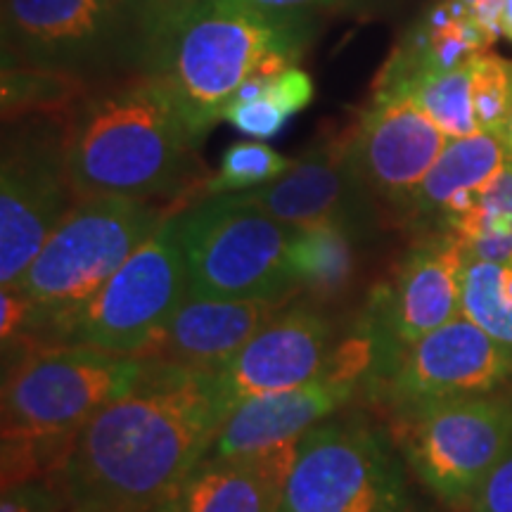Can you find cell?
<instances>
[{"mask_svg": "<svg viewBox=\"0 0 512 512\" xmlns=\"http://www.w3.org/2000/svg\"><path fill=\"white\" fill-rule=\"evenodd\" d=\"M228 411L216 373L147 358L128 392L76 434L60 475L74 512H155L207 458Z\"/></svg>", "mask_w": 512, "mask_h": 512, "instance_id": "obj_1", "label": "cell"}, {"mask_svg": "<svg viewBox=\"0 0 512 512\" xmlns=\"http://www.w3.org/2000/svg\"><path fill=\"white\" fill-rule=\"evenodd\" d=\"M174 91L155 74L93 88L64 117V157L76 197H131L183 209L207 185Z\"/></svg>", "mask_w": 512, "mask_h": 512, "instance_id": "obj_2", "label": "cell"}, {"mask_svg": "<svg viewBox=\"0 0 512 512\" xmlns=\"http://www.w3.org/2000/svg\"><path fill=\"white\" fill-rule=\"evenodd\" d=\"M183 0H3V67H31L91 83L155 74Z\"/></svg>", "mask_w": 512, "mask_h": 512, "instance_id": "obj_3", "label": "cell"}, {"mask_svg": "<svg viewBox=\"0 0 512 512\" xmlns=\"http://www.w3.org/2000/svg\"><path fill=\"white\" fill-rule=\"evenodd\" d=\"M313 24H285L240 0H183L155 67L181 102L192 131L207 136L238 88L275 53L297 60Z\"/></svg>", "mask_w": 512, "mask_h": 512, "instance_id": "obj_4", "label": "cell"}, {"mask_svg": "<svg viewBox=\"0 0 512 512\" xmlns=\"http://www.w3.org/2000/svg\"><path fill=\"white\" fill-rule=\"evenodd\" d=\"M178 214H171L88 302L50 318L17 342L27 351L93 347L121 356L143 354L188 297Z\"/></svg>", "mask_w": 512, "mask_h": 512, "instance_id": "obj_5", "label": "cell"}, {"mask_svg": "<svg viewBox=\"0 0 512 512\" xmlns=\"http://www.w3.org/2000/svg\"><path fill=\"white\" fill-rule=\"evenodd\" d=\"M176 207L131 197H83L60 221L15 287L34 311L22 339L93 297ZM10 342V344H12ZM5 344V347H10Z\"/></svg>", "mask_w": 512, "mask_h": 512, "instance_id": "obj_6", "label": "cell"}, {"mask_svg": "<svg viewBox=\"0 0 512 512\" xmlns=\"http://www.w3.org/2000/svg\"><path fill=\"white\" fill-rule=\"evenodd\" d=\"M188 268V297L264 299L290 304L294 228L273 219L242 192L209 195L178 214Z\"/></svg>", "mask_w": 512, "mask_h": 512, "instance_id": "obj_7", "label": "cell"}, {"mask_svg": "<svg viewBox=\"0 0 512 512\" xmlns=\"http://www.w3.org/2000/svg\"><path fill=\"white\" fill-rule=\"evenodd\" d=\"M147 358L93 347L29 349L3 380V439L76 437L143 375Z\"/></svg>", "mask_w": 512, "mask_h": 512, "instance_id": "obj_8", "label": "cell"}, {"mask_svg": "<svg viewBox=\"0 0 512 512\" xmlns=\"http://www.w3.org/2000/svg\"><path fill=\"white\" fill-rule=\"evenodd\" d=\"M64 157V114L5 121L0 159V285L15 287L74 207Z\"/></svg>", "mask_w": 512, "mask_h": 512, "instance_id": "obj_9", "label": "cell"}, {"mask_svg": "<svg viewBox=\"0 0 512 512\" xmlns=\"http://www.w3.org/2000/svg\"><path fill=\"white\" fill-rule=\"evenodd\" d=\"M278 512H408L403 467L368 422H318L299 439Z\"/></svg>", "mask_w": 512, "mask_h": 512, "instance_id": "obj_10", "label": "cell"}, {"mask_svg": "<svg viewBox=\"0 0 512 512\" xmlns=\"http://www.w3.org/2000/svg\"><path fill=\"white\" fill-rule=\"evenodd\" d=\"M392 434L434 496L448 505L472 503L512 446V399L496 392L432 403L394 415Z\"/></svg>", "mask_w": 512, "mask_h": 512, "instance_id": "obj_11", "label": "cell"}, {"mask_svg": "<svg viewBox=\"0 0 512 512\" xmlns=\"http://www.w3.org/2000/svg\"><path fill=\"white\" fill-rule=\"evenodd\" d=\"M510 380L512 347L458 313L403 347L366 387L394 415H403L432 403L496 394Z\"/></svg>", "mask_w": 512, "mask_h": 512, "instance_id": "obj_12", "label": "cell"}, {"mask_svg": "<svg viewBox=\"0 0 512 512\" xmlns=\"http://www.w3.org/2000/svg\"><path fill=\"white\" fill-rule=\"evenodd\" d=\"M463 259V240L441 230L403 256L389 283L375 287L363 325L377 337L380 363L368 382H373L403 347L458 316Z\"/></svg>", "mask_w": 512, "mask_h": 512, "instance_id": "obj_13", "label": "cell"}, {"mask_svg": "<svg viewBox=\"0 0 512 512\" xmlns=\"http://www.w3.org/2000/svg\"><path fill=\"white\" fill-rule=\"evenodd\" d=\"M242 195L292 228L335 221L361 238L373 230L380 204L358 171L351 131L320 138L283 176Z\"/></svg>", "mask_w": 512, "mask_h": 512, "instance_id": "obj_14", "label": "cell"}, {"mask_svg": "<svg viewBox=\"0 0 512 512\" xmlns=\"http://www.w3.org/2000/svg\"><path fill=\"white\" fill-rule=\"evenodd\" d=\"M448 138L411 95L373 93L351 128V147L375 200L406 216Z\"/></svg>", "mask_w": 512, "mask_h": 512, "instance_id": "obj_15", "label": "cell"}, {"mask_svg": "<svg viewBox=\"0 0 512 512\" xmlns=\"http://www.w3.org/2000/svg\"><path fill=\"white\" fill-rule=\"evenodd\" d=\"M332 349V323L309 304L278 311L216 373L223 406L228 415L242 401L285 389L302 387L323 373Z\"/></svg>", "mask_w": 512, "mask_h": 512, "instance_id": "obj_16", "label": "cell"}, {"mask_svg": "<svg viewBox=\"0 0 512 512\" xmlns=\"http://www.w3.org/2000/svg\"><path fill=\"white\" fill-rule=\"evenodd\" d=\"M283 306L264 299L185 297L140 358L219 373Z\"/></svg>", "mask_w": 512, "mask_h": 512, "instance_id": "obj_17", "label": "cell"}, {"mask_svg": "<svg viewBox=\"0 0 512 512\" xmlns=\"http://www.w3.org/2000/svg\"><path fill=\"white\" fill-rule=\"evenodd\" d=\"M356 387L330 382L318 375L302 387L242 401L211 441L207 458H238L275 444L302 439L313 425L339 411Z\"/></svg>", "mask_w": 512, "mask_h": 512, "instance_id": "obj_18", "label": "cell"}, {"mask_svg": "<svg viewBox=\"0 0 512 512\" xmlns=\"http://www.w3.org/2000/svg\"><path fill=\"white\" fill-rule=\"evenodd\" d=\"M299 439L238 458H204L176 496L178 512H278Z\"/></svg>", "mask_w": 512, "mask_h": 512, "instance_id": "obj_19", "label": "cell"}, {"mask_svg": "<svg viewBox=\"0 0 512 512\" xmlns=\"http://www.w3.org/2000/svg\"><path fill=\"white\" fill-rule=\"evenodd\" d=\"M510 150L503 133L477 131L465 138H451L437 162L415 190L403 219L432 223L441 228L475 209L479 195L498 171L508 164Z\"/></svg>", "mask_w": 512, "mask_h": 512, "instance_id": "obj_20", "label": "cell"}, {"mask_svg": "<svg viewBox=\"0 0 512 512\" xmlns=\"http://www.w3.org/2000/svg\"><path fill=\"white\" fill-rule=\"evenodd\" d=\"M358 238L356 230L335 221L294 228L290 268L297 290L318 302H332L347 292L356 273Z\"/></svg>", "mask_w": 512, "mask_h": 512, "instance_id": "obj_21", "label": "cell"}, {"mask_svg": "<svg viewBox=\"0 0 512 512\" xmlns=\"http://www.w3.org/2000/svg\"><path fill=\"white\" fill-rule=\"evenodd\" d=\"M460 313L512 347V256L484 261L465 254L460 268Z\"/></svg>", "mask_w": 512, "mask_h": 512, "instance_id": "obj_22", "label": "cell"}, {"mask_svg": "<svg viewBox=\"0 0 512 512\" xmlns=\"http://www.w3.org/2000/svg\"><path fill=\"white\" fill-rule=\"evenodd\" d=\"M93 91L91 83L74 76L31 67H3V119L27 114H64Z\"/></svg>", "mask_w": 512, "mask_h": 512, "instance_id": "obj_23", "label": "cell"}, {"mask_svg": "<svg viewBox=\"0 0 512 512\" xmlns=\"http://www.w3.org/2000/svg\"><path fill=\"white\" fill-rule=\"evenodd\" d=\"M475 60V57H472ZM470 60V62H472ZM448 69V72H430L415 79L403 95L422 107V112L437 124L448 138H465L479 131L472 105V67Z\"/></svg>", "mask_w": 512, "mask_h": 512, "instance_id": "obj_24", "label": "cell"}, {"mask_svg": "<svg viewBox=\"0 0 512 512\" xmlns=\"http://www.w3.org/2000/svg\"><path fill=\"white\" fill-rule=\"evenodd\" d=\"M294 159H287L259 140L230 145L221 157L219 174L211 176L204 185L202 197L226 195V192H245L275 181L290 169Z\"/></svg>", "mask_w": 512, "mask_h": 512, "instance_id": "obj_25", "label": "cell"}, {"mask_svg": "<svg viewBox=\"0 0 512 512\" xmlns=\"http://www.w3.org/2000/svg\"><path fill=\"white\" fill-rule=\"evenodd\" d=\"M472 105L479 131L503 133L512 119V62L482 53L470 62Z\"/></svg>", "mask_w": 512, "mask_h": 512, "instance_id": "obj_26", "label": "cell"}, {"mask_svg": "<svg viewBox=\"0 0 512 512\" xmlns=\"http://www.w3.org/2000/svg\"><path fill=\"white\" fill-rule=\"evenodd\" d=\"M223 119L230 121L240 133H245L249 138L266 140L278 136L280 128L285 126V121L290 119L280 110L278 105L266 95L245 102H230L223 112Z\"/></svg>", "mask_w": 512, "mask_h": 512, "instance_id": "obj_27", "label": "cell"}, {"mask_svg": "<svg viewBox=\"0 0 512 512\" xmlns=\"http://www.w3.org/2000/svg\"><path fill=\"white\" fill-rule=\"evenodd\" d=\"M247 8L285 24H313L323 12L356 8L361 0H240Z\"/></svg>", "mask_w": 512, "mask_h": 512, "instance_id": "obj_28", "label": "cell"}, {"mask_svg": "<svg viewBox=\"0 0 512 512\" xmlns=\"http://www.w3.org/2000/svg\"><path fill=\"white\" fill-rule=\"evenodd\" d=\"M266 98H271L275 105L283 110L287 117L302 112L313 100V81L311 76L299 69L297 64L283 69V72L268 76L266 81Z\"/></svg>", "mask_w": 512, "mask_h": 512, "instance_id": "obj_29", "label": "cell"}, {"mask_svg": "<svg viewBox=\"0 0 512 512\" xmlns=\"http://www.w3.org/2000/svg\"><path fill=\"white\" fill-rule=\"evenodd\" d=\"M475 512H512V446L501 458L491 475L479 486L475 501Z\"/></svg>", "mask_w": 512, "mask_h": 512, "instance_id": "obj_30", "label": "cell"}, {"mask_svg": "<svg viewBox=\"0 0 512 512\" xmlns=\"http://www.w3.org/2000/svg\"><path fill=\"white\" fill-rule=\"evenodd\" d=\"M31 311H34V306L22 292L3 290V294H0V337H3V347L22 335L31 318Z\"/></svg>", "mask_w": 512, "mask_h": 512, "instance_id": "obj_31", "label": "cell"}, {"mask_svg": "<svg viewBox=\"0 0 512 512\" xmlns=\"http://www.w3.org/2000/svg\"><path fill=\"white\" fill-rule=\"evenodd\" d=\"M470 15L475 22L489 34L491 41L503 36V0H477L470 8Z\"/></svg>", "mask_w": 512, "mask_h": 512, "instance_id": "obj_32", "label": "cell"}, {"mask_svg": "<svg viewBox=\"0 0 512 512\" xmlns=\"http://www.w3.org/2000/svg\"><path fill=\"white\" fill-rule=\"evenodd\" d=\"M503 36L512 41V0H503Z\"/></svg>", "mask_w": 512, "mask_h": 512, "instance_id": "obj_33", "label": "cell"}, {"mask_svg": "<svg viewBox=\"0 0 512 512\" xmlns=\"http://www.w3.org/2000/svg\"><path fill=\"white\" fill-rule=\"evenodd\" d=\"M505 143H508V150H510V159H512V119L508 128H505Z\"/></svg>", "mask_w": 512, "mask_h": 512, "instance_id": "obj_34", "label": "cell"}, {"mask_svg": "<svg viewBox=\"0 0 512 512\" xmlns=\"http://www.w3.org/2000/svg\"><path fill=\"white\" fill-rule=\"evenodd\" d=\"M155 512H178L176 510V498L171 503H166V505H162V508H157Z\"/></svg>", "mask_w": 512, "mask_h": 512, "instance_id": "obj_35", "label": "cell"}, {"mask_svg": "<svg viewBox=\"0 0 512 512\" xmlns=\"http://www.w3.org/2000/svg\"><path fill=\"white\" fill-rule=\"evenodd\" d=\"M46 512H74V510L69 508V503H64V505H60V508H53V510H46Z\"/></svg>", "mask_w": 512, "mask_h": 512, "instance_id": "obj_36", "label": "cell"}, {"mask_svg": "<svg viewBox=\"0 0 512 512\" xmlns=\"http://www.w3.org/2000/svg\"><path fill=\"white\" fill-rule=\"evenodd\" d=\"M456 3H463V5H467V8H472V5H475L477 0H456Z\"/></svg>", "mask_w": 512, "mask_h": 512, "instance_id": "obj_37", "label": "cell"}]
</instances>
